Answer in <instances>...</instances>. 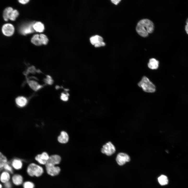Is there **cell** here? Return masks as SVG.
I'll return each instance as SVG.
<instances>
[{"label": "cell", "instance_id": "1", "mask_svg": "<svg viewBox=\"0 0 188 188\" xmlns=\"http://www.w3.org/2000/svg\"><path fill=\"white\" fill-rule=\"evenodd\" d=\"M154 28V24L152 21L148 19H143L138 23L136 30L139 35L145 37L148 35L149 33L153 32Z\"/></svg>", "mask_w": 188, "mask_h": 188}, {"label": "cell", "instance_id": "2", "mask_svg": "<svg viewBox=\"0 0 188 188\" xmlns=\"http://www.w3.org/2000/svg\"><path fill=\"white\" fill-rule=\"evenodd\" d=\"M26 171L27 174L30 177H39L43 174L44 170L41 165L31 163L27 166Z\"/></svg>", "mask_w": 188, "mask_h": 188}, {"label": "cell", "instance_id": "3", "mask_svg": "<svg viewBox=\"0 0 188 188\" xmlns=\"http://www.w3.org/2000/svg\"><path fill=\"white\" fill-rule=\"evenodd\" d=\"M138 85L146 92L153 93L156 90L155 86L145 76L142 77L141 80L138 83Z\"/></svg>", "mask_w": 188, "mask_h": 188}, {"label": "cell", "instance_id": "4", "mask_svg": "<svg viewBox=\"0 0 188 188\" xmlns=\"http://www.w3.org/2000/svg\"><path fill=\"white\" fill-rule=\"evenodd\" d=\"M116 151L114 146L111 142H108L104 145L101 150L102 152L108 156L114 154Z\"/></svg>", "mask_w": 188, "mask_h": 188}, {"label": "cell", "instance_id": "5", "mask_svg": "<svg viewBox=\"0 0 188 188\" xmlns=\"http://www.w3.org/2000/svg\"><path fill=\"white\" fill-rule=\"evenodd\" d=\"M45 166L46 173L50 176H56L59 174L60 172V168L58 166L46 165Z\"/></svg>", "mask_w": 188, "mask_h": 188}, {"label": "cell", "instance_id": "6", "mask_svg": "<svg viewBox=\"0 0 188 188\" xmlns=\"http://www.w3.org/2000/svg\"><path fill=\"white\" fill-rule=\"evenodd\" d=\"M50 156L46 152L37 155L35 159L39 164L41 165L45 166L49 159Z\"/></svg>", "mask_w": 188, "mask_h": 188}, {"label": "cell", "instance_id": "7", "mask_svg": "<svg viewBox=\"0 0 188 188\" xmlns=\"http://www.w3.org/2000/svg\"><path fill=\"white\" fill-rule=\"evenodd\" d=\"M130 160V156L127 154L124 153H119L116 158V162L120 166L123 165Z\"/></svg>", "mask_w": 188, "mask_h": 188}, {"label": "cell", "instance_id": "8", "mask_svg": "<svg viewBox=\"0 0 188 188\" xmlns=\"http://www.w3.org/2000/svg\"><path fill=\"white\" fill-rule=\"evenodd\" d=\"M3 33L7 36H10L13 34L14 28L13 25L10 24H6L4 25L2 29Z\"/></svg>", "mask_w": 188, "mask_h": 188}, {"label": "cell", "instance_id": "9", "mask_svg": "<svg viewBox=\"0 0 188 188\" xmlns=\"http://www.w3.org/2000/svg\"><path fill=\"white\" fill-rule=\"evenodd\" d=\"M11 180L12 184L16 186L22 185L24 182L23 176L19 174H13L11 177Z\"/></svg>", "mask_w": 188, "mask_h": 188}, {"label": "cell", "instance_id": "10", "mask_svg": "<svg viewBox=\"0 0 188 188\" xmlns=\"http://www.w3.org/2000/svg\"><path fill=\"white\" fill-rule=\"evenodd\" d=\"M61 160V157L58 155H51L50 156L49 159L45 165L56 166L60 163Z\"/></svg>", "mask_w": 188, "mask_h": 188}, {"label": "cell", "instance_id": "11", "mask_svg": "<svg viewBox=\"0 0 188 188\" xmlns=\"http://www.w3.org/2000/svg\"><path fill=\"white\" fill-rule=\"evenodd\" d=\"M10 174L4 170L2 171L0 176V180L2 183L4 184L10 181L11 178Z\"/></svg>", "mask_w": 188, "mask_h": 188}, {"label": "cell", "instance_id": "12", "mask_svg": "<svg viewBox=\"0 0 188 188\" xmlns=\"http://www.w3.org/2000/svg\"><path fill=\"white\" fill-rule=\"evenodd\" d=\"M13 169L19 170L21 169L23 167V163L22 161L19 159H13L10 163Z\"/></svg>", "mask_w": 188, "mask_h": 188}, {"label": "cell", "instance_id": "13", "mask_svg": "<svg viewBox=\"0 0 188 188\" xmlns=\"http://www.w3.org/2000/svg\"><path fill=\"white\" fill-rule=\"evenodd\" d=\"M69 137L67 133L65 132L62 131L58 137V141L61 143H65L68 141Z\"/></svg>", "mask_w": 188, "mask_h": 188}, {"label": "cell", "instance_id": "14", "mask_svg": "<svg viewBox=\"0 0 188 188\" xmlns=\"http://www.w3.org/2000/svg\"><path fill=\"white\" fill-rule=\"evenodd\" d=\"M158 61L155 58H151L149 60L148 65V67L152 69H155L158 68L159 66Z\"/></svg>", "mask_w": 188, "mask_h": 188}, {"label": "cell", "instance_id": "15", "mask_svg": "<svg viewBox=\"0 0 188 188\" xmlns=\"http://www.w3.org/2000/svg\"><path fill=\"white\" fill-rule=\"evenodd\" d=\"M33 25L31 24L22 27L21 29V33L25 35L33 32L34 31Z\"/></svg>", "mask_w": 188, "mask_h": 188}, {"label": "cell", "instance_id": "16", "mask_svg": "<svg viewBox=\"0 0 188 188\" xmlns=\"http://www.w3.org/2000/svg\"><path fill=\"white\" fill-rule=\"evenodd\" d=\"M17 104L20 107L25 106L27 102V99L23 96H20L17 98L15 99Z\"/></svg>", "mask_w": 188, "mask_h": 188}, {"label": "cell", "instance_id": "17", "mask_svg": "<svg viewBox=\"0 0 188 188\" xmlns=\"http://www.w3.org/2000/svg\"><path fill=\"white\" fill-rule=\"evenodd\" d=\"M33 27L34 30L39 32H43L44 29L43 24L40 22H37L33 24Z\"/></svg>", "mask_w": 188, "mask_h": 188}, {"label": "cell", "instance_id": "18", "mask_svg": "<svg viewBox=\"0 0 188 188\" xmlns=\"http://www.w3.org/2000/svg\"><path fill=\"white\" fill-rule=\"evenodd\" d=\"M90 40L91 44L95 45L97 43L103 41V39L99 36L96 35L91 37Z\"/></svg>", "mask_w": 188, "mask_h": 188}, {"label": "cell", "instance_id": "19", "mask_svg": "<svg viewBox=\"0 0 188 188\" xmlns=\"http://www.w3.org/2000/svg\"><path fill=\"white\" fill-rule=\"evenodd\" d=\"M8 161L6 157L1 152L0 153V171L2 170L4 165L7 163Z\"/></svg>", "mask_w": 188, "mask_h": 188}, {"label": "cell", "instance_id": "20", "mask_svg": "<svg viewBox=\"0 0 188 188\" xmlns=\"http://www.w3.org/2000/svg\"><path fill=\"white\" fill-rule=\"evenodd\" d=\"M31 42L37 46L40 45L42 44L39 35L38 34L33 36L31 39Z\"/></svg>", "mask_w": 188, "mask_h": 188}, {"label": "cell", "instance_id": "21", "mask_svg": "<svg viewBox=\"0 0 188 188\" xmlns=\"http://www.w3.org/2000/svg\"><path fill=\"white\" fill-rule=\"evenodd\" d=\"M13 10V9L10 7L5 9L3 13V17L5 21H7L9 19V15Z\"/></svg>", "mask_w": 188, "mask_h": 188}, {"label": "cell", "instance_id": "22", "mask_svg": "<svg viewBox=\"0 0 188 188\" xmlns=\"http://www.w3.org/2000/svg\"><path fill=\"white\" fill-rule=\"evenodd\" d=\"M158 182L161 185H165L168 183V179L167 177L165 175H162L160 176L158 178Z\"/></svg>", "mask_w": 188, "mask_h": 188}, {"label": "cell", "instance_id": "23", "mask_svg": "<svg viewBox=\"0 0 188 188\" xmlns=\"http://www.w3.org/2000/svg\"><path fill=\"white\" fill-rule=\"evenodd\" d=\"M3 169L9 173L10 174L13 173V168L11 166L10 163L8 162L4 166Z\"/></svg>", "mask_w": 188, "mask_h": 188}, {"label": "cell", "instance_id": "24", "mask_svg": "<svg viewBox=\"0 0 188 188\" xmlns=\"http://www.w3.org/2000/svg\"><path fill=\"white\" fill-rule=\"evenodd\" d=\"M22 185L23 188H34L35 186L34 183L30 181L24 182Z\"/></svg>", "mask_w": 188, "mask_h": 188}, {"label": "cell", "instance_id": "25", "mask_svg": "<svg viewBox=\"0 0 188 188\" xmlns=\"http://www.w3.org/2000/svg\"><path fill=\"white\" fill-rule=\"evenodd\" d=\"M18 15L19 13L17 10H13L9 15V19L11 20H15Z\"/></svg>", "mask_w": 188, "mask_h": 188}, {"label": "cell", "instance_id": "26", "mask_svg": "<svg viewBox=\"0 0 188 188\" xmlns=\"http://www.w3.org/2000/svg\"><path fill=\"white\" fill-rule=\"evenodd\" d=\"M39 36L42 44L46 45L48 41L46 36L43 34H40Z\"/></svg>", "mask_w": 188, "mask_h": 188}, {"label": "cell", "instance_id": "27", "mask_svg": "<svg viewBox=\"0 0 188 188\" xmlns=\"http://www.w3.org/2000/svg\"><path fill=\"white\" fill-rule=\"evenodd\" d=\"M69 95V94L68 93H67L66 94L62 93L60 97V98L61 100L63 101H66L68 99V96Z\"/></svg>", "mask_w": 188, "mask_h": 188}, {"label": "cell", "instance_id": "28", "mask_svg": "<svg viewBox=\"0 0 188 188\" xmlns=\"http://www.w3.org/2000/svg\"><path fill=\"white\" fill-rule=\"evenodd\" d=\"M12 183L10 181L4 184L3 186L5 188H12Z\"/></svg>", "mask_w": 188, "mask_h": 188}, {"label": "cell", "instance_id": "29", "mask_svg": "<svg viewBox=\"0 0 188 188\" xmlns=\"http://www.w3.org/2000/svg\"><path fill=\"white\" fill-rule=\"evenodd\" d=\"M105 44L103 42H101L97 43L94 46L95 47H98L101 46H103L105 45Z\"/></svg>", "mask_w": 188, "mask_h": 188}, {"label": "cell", "instance_id": "30", "mask_svg": "<svg viewBox=\"0 0 188 188\" xmlns=\"http://www.w3.org/2000/svg\"><path fill=\"white\" fill-rule=\"evenodd\" d=\"M29 1V0H19V2L22 4H25L27 3Z\"/></svg>", "mask_w": 188, "mask_h": 188}, {"label": "cell", "instance_id": "31", "mask_svg": "<svg viewBox=\"0 0 188 188\" xmlns=\"http://www.w3.org/2000/svg\"><path fill=\"white\" fill-rule=\"evenodd\" d=\"M111 2L115 5L117 4L121 0H111Z\"/></svg>", "mask_w": 188, "mask_h": 188}, {"label": "cell", "instance_id": "32", "mask_svg": "<svg viewBox=\"0 0 188 188\" xmlns=\"http://www.w3.org/2000/svg\"><path fill=\"white\" fill-rule=\"evenodd\" d=\"M185 30L186 33L188 34V25H186L185 26Z\"/></svg>", "mask_w": 188, "mask_h": 188}, {"label": "cell", "instance_id": "33", "mask_svg": "<svg viewBox=\"0 0 188 188\" xmlns=\"http://www.w3.org/2000/svg\"><path fill=\"white\" fill-rule=\"evenodd\" d=\"M3 186L2 184H0V188H3Z\"/></svg>", "mask_w": 188, "mask_h": 188}, {"label": "cell", "instance_id": "34", "mask_svg": "<svg viewBox=\"0 0 188 188\" xmlns=\"http://www.w3.org/2000/svg\"><path fill=\"white\" fill-rule=\"evenodd\" d=\"M186 25H188V18L187 19L186 21Z\"/></svg>", "mask_w": 188, "mask_h": 188}]
</instances>
